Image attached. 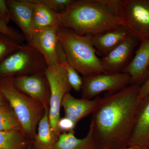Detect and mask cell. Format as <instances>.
Returning a JSON list of instances; mask_svg holds the SVG:
<instances>
[{
	"label": "cell",
	"instance_id": "obj_4",
	"mask_svg": "<svg viewBox=\"0 0 149 149\" xmlns=\"http://www.w3.org/2000/svg\"><path fill=\"white\" fill-rule=\"evenodd\" d=\"M13 78L9 77L0 80V93L13 109L24 133L33 136L37 123L41 118V108L36 100L15 88Z\"/></svg>",
	"mask_w": 149,
	"mask_h": 149
},
{
	"label": "cell",
	"instance_id": "obj_7",
	"mask_svg": "<svg viewBox=\"0 0 149 149\" xmlns=\"http://www.w3.org/2000/svg\"><path fill=\"white\" fill-rule=\"evenodd\" d=\"M50 88V108L49 119L52 129L57 136H59L58 122L60 119V109L64 96L72 89L66 71L59 65L48 67L45 71Z\"/></svg>",
	"mask_w": 149,
	"mask_h": 149
},
{
	"label": "cell",
	"instance_id": "obj_17",
	"mask_svg": "<svg viewBox=\"0 0 149 149\" xmlns=\"http://www.w3.org/2000/svg\"><path fill=\"white\" fill-rule=\"evenodd\" d=\"M30 1L35 3L33 19L34 33L47 28L61 27L60 13L52 10L42 3Z\"/></svg>",
	"mask_w": 149,
	"mask_h": 149
},
{
	"label": "cell",
	"instance_id": "obj_8",
	"mask_svg": "<svg viewBox=\"0 0 149 149\" xmlns=\"http://www.w3.org/2000/svg\"><path fill=\"white\" fill-rule=\"evenodd\" d=\"M82 89L83 98L92 100L103 92H117L131 84L129 74L123 72L102 73L84 76Z\"/></svg>",
	"mask_w": 149,
	"mask_h": 149
},
{
	"label": "cell",
	"instance_id": "obj_6",
	"mask_svg": "<svg viewBox=\"0 0 149 149\" xmlns=\"http://www.w3.org/2000/svg\"><path fill=\"white\" fill-rule=\"evenodd\" d=\"M120 24L140 42L149 39V0H122Z\"/></svg>",
	"mask_w": 149,
	"mask_h": 149
},
{
	"label": "cell",
	"instance_id": "obj_10",
	"mask_svg": "<svg viewBox=\"0 0 149 149\" xmlns=\"http://www.w3.org/2000/svg\"><path fill=\"white\" fill-rule=\"evenodd\" d=\"M59 27L47 28L35 32L27 44L42 56L47 67L58 65V47Z\"/></svg>",
	"mask_w": 149,
	"mask_h": 149
},
{
	"label": "cell",
	"instance_id": "obj_24",
	"mask_svg": "<svg viewBox=\"0 0 149 149\" xmlns=\"http://www.w3.org/2000/svg\"><path fill=\"white\" fill-rule=\"evenodd\" d=\"M42 3L52 10L58 13L64 11L71 4L73 0H32Z\"/></svg>",
	"mask_w": 149,
	"mask_h": 149
},
{
	"label": "cell",
	"instance_id": "obj_18",
	"mask_svg": "<svg viewBox=\"0 0 149 149\" xmlns=\"http://www.w3.org/2000/svg\"><path fill=\"white\" fill-rule=\"evenodd\" d=\"M54 149H100L89 128L87 136L79 139L74 136V130L64 132L59 136Z\"/></svg>",
	"mask_w": 149,
	"mask_h": 149
},
{
	"label": "cell",
	"instance_id": "obj_15",
	"mask_svg": "<svg viewBox=\"0 0 149 149\" xmlns=\"http://www.w3.org/2000/svg\"><path fill=\"white\" fill-rule=\"evenodd\" d=\"M129 34L125 27L118 25L93 35L92 43L97 54L103 57L120 44Z\"/></svg>",
	"mask_w": 149,
	"mask_h": 149
},
{
	"label": "cell",
	"instance_id": "obj_28",
	"mask_svg": "<svg viewBox=\"0 0 149 149\" xmlns=\"http://www.w3.org/2000/svg\"><path fill=\"white\" fill-rule=\"evenodd\" d=\"M76 124L72 120L65 116L60 118L58 122V128L60 131H63L65 132H70L73 130Z\"/></svg>",
	"mask_w": 149,
	"mask_h": 149
},
{
	"label": "cell",
	"instance_id": "obj_14",
	"mask_svg": "<svg viewBox=\"0 0 149 149\" xmlns=\"http://www.w3.org/2000/svg\"><path fill=\"white\" fill-rule=\"evenodd\" d=\"M101 99L100 97L92 100L77 99L69 93L64 96L61 106L64 108L65 117L77 124L81 119L93 113Z\"/></svg>",
	"mask_w": 149,
	"mask_h": 149
},
{
	"label": "cell",
	"instance_id": "obj_9",
	"mask_svg": "<svg viewBox=\"0 0 149 149\" xmlns=\"http://www.w3.org/2000/svg\"><path fill=\"white\" fill-rule=\"evenodd\" d=\"M141 43L140 40L130 34L113 49L100 58L105 73L122 72L133 57L135 48Z\"/></svg>",
	"mask_w": 149,
	"mask_h": 149
},
{
	"label": "cell",
	"instance_id": "obj_23",
	"mask_svg": "<svg viewBox=\"0 0 149 149\" xmlns=\"http://www.w3.org/2000/svg\"><path fill=\"white\" fill-rule=\"evenodd\" d=\"M23 44L8 36L0 34V62Z\"/></svg>",
	"mask_w": 149,
	"mask_h": 149
},
{
	"label": "cell",
	"instance_id": "obj_22",
	"mask_svg": "<svg viewBox=\"0 0 149 149\" xmlns=\"http://www.w3.org/2000/svg\"><path fill=\"white\" fill-rule=\"evenodd\" d=\"M1 131H23L16 115L3 106L0 108Z\"/></svg>",
	"mask_w": 149,
	"mask_h": 149
},
{
	"label": "cell",
	"instance_id": "obj_31",
	"mask_svg": "<svg viewBox=\"0 0 149 149\" xmlns=\"http://www.w3.org/2000/svg\"><path fill=\"white\" fill-rule=\"evenodd\" d=\"M1 94L0 93V108L3 106L2 102V101L1 97Z\"/></svg>",
	"mask_w": 149,
	"mask_h": 149
},
{
	"label": "cell",
	"instance_id": "obj_29",
	"mask_svg": "<svg viewBox=\"0 0 149 149\" xmlns=\"http://www.w3.org/2000/svg\"><path fill=\"white\" fill-rule=\"evenodd\" d=\"M149 95V72L148 76L139 88V97L142 100Z\"/></svg>",
	"mask_w": 149,
	"mask_h": 149
},
{
	"label": "cell",
	"instance_id": "obj_25",
	"mask_svg": "<svg viewBox=\"0 0 149 149\" xmlns=\"http://www.w3.org/2000/svg\"><path fill=\"white\" fill-rule=\"evenodd\" d=\"M0 34L11 37L22 44H24L23 43L24 42L26 41L22 33L19 32L16 29L9 27L8 24H6L3 22L1 17H0Z\"/></svg>",
	"mask_w": 149,
	"mask_h": 149
},
{
	"label": "cell",
	"instance_id": "obj_30",
	"mask_svg": "<svg viewBox=\"0 0 149 149\" xmlns=\"http://www.w3.org/2000/svg\"><path fill=\"white\" fill-rule=\"evenodd\" d=\"M122 149H143L141 148H138L137 147H128V148H125Z\"/></svg>",
	"mask_w": 149,
	"mask_h": 149
},
{
	"label": "cell",
	"instance_id": "obj_13",
	"mask_svg": "<svg viewBox=\"0 0 149 149\" xmlns=\"http://www.w3.org/2000/svg\"><path fill=\"white\" fill-rule=\"evenodd\" d=\"M122 72L130 76V85L140 86L146 80L149 72V39L141 42L135 55Z\"/></svg>",
	"mask_w": 149,
	"mask_h": 149
},
{
	"label": "cell",
	"instance_id": "obj_12",
	"mask_svg": "<svg viewBox=\"0 0 149 149\" xmlns=\"http://www.w3.org/2000/svg\"><path fill=\"white\" fill-rule=\"evenodd\" d=\"M6 2L10 10L11 20L19 27L28 44L34 34L33 19L35 3L30 0H7Z\"/></svg>",
	"mask_w": 149,
	"mask_h": 149
},
{
	"label": "cell",
	"instance_id": "obj_5",
	"mask_svg": "<svg viewBox=\"0 0 149 149\" xmlns=\"http://www.w3.org/2000/svg\"><path fill=\"white\" fill-rule=\"evenodd\" d=\"M47 68L42 56L30 45L24 44L0 62V77L34 74L45 71Z\"/></svg>",
	"mask_w": 149,
	"mask_h": 149
},
{
	"label": "cell",
	"instance_id": "obj_1",
	"mask_svg": "<svg viewBox=\"0 0 149 149\" xmlns=\"http://www.w3.org/2000/svg\"><path fill=\"white\" fill-rule=\"evenodd\" d=\"M138 85L101 98L92 113L90 129L100 149L129 147L142 100Z\"/></svg>",
	"mask_w": 149,
	"mask_h": 149
},
{
	"label": "cell",
	"instance_id": "obj_27",
	"mask_svg": "<svg viewBox=\"0 0 149 149\" xmlns=\"http://www.w3.org/2000/svg\"><path fill=\"white\" fill-rule=\"evenodd\" d=\"M0 17L3 22L7 24L11 20L10 11L6 1L0 0Z\"/></svg>",
	"mask_w": 149,
	"mask_h": 149
},
{
	"label": "cell",
	"instance_id": "obj_19",
	"mask_svg": "<svg viewBox=\"0 0 149 149\" xmlns=\"http://www.w3.org/2000/svg\"><path fill=\"white\" fill-rule=\"evenodd\" d=\"M58 137L51 127L49 111L46 108L42 117L39 121L35 149H54Z\"/></svg>",
	"mask_w": 149,
	"mask_h": 149
},
{
	"label": "cell",
	"instance_id": "obj_21",
	"mask_svg": "<svg viewBox=\"0 0 149 149\" xmlns=\"http://www.w3.org/2000/svg\"><path fill=\"white\" fill-rule=\"evenodd\" d=\"M23 131H1L0 149H24L26 141Z\"/></svg>",
	"mask_w": 149,
	"mask_h": 149
},
{
	"label": "cell",
	"instance_id": "obj_16",
	"mask_svg": "<svg viewBox=\"0 0 149 149\" xmlns=\"http://www.w3.org/2000/svg\"><path fill=\"white\" fill-rule=\"evenodd\" d=\"M129 147L149 149V95L141 100Z\"/></svg>",
	"mask_w": 149,
	"mask_h": 149
},
{
	"label": "cell",
	"instance_id": "obj_11",
	"mask_svg": "<svg viewBox=\"0 0 149 149\" xmlns=\"http://www.w3.org/2000/svg\"><path fill=\"white\" fill-rule=\"evenodd\" d=\"M13 82L19 91L36 101H44L50 92L45 71L16 76Z\"/></svg>",
	"mask_w": 149,
	"mask_h": 149
},
{
	"label": "cell",
	"instance_id": "obj_3",
	"mask_svg": "<svg viewBox=\"0 0 149 149\" xmlns=\"http://www.w3.org/2000/svg\"><path fill=\"white\" fill-rule=\"evenodd\" d=\"M91 35H80L72 29L59 28V42L68 61L83 76L105 73L97 56Z\"/></svg>",
	"mask_w": 149,
	"mask_h": 149
},
{
	"label": "cell",
	"instance_id": "obj_20",
	"mask_svg": "<svg viewBox=\"0 0 149 149\" xmlns=\"http://www.w3.org/2000/svg\"><path fill=\"white\" fill-rule=\"evenodd\" d=\"M58 65L62 67L66 71L68 80L70 87L76 92H79L82 89L83 78L68 61L59 42L58 47Z\"/></svg>",
	"mask_w": 149,
	"mask_h": 149
},
{
	"label": "cell",
	"instance_id": "obj_26",
	"mask_svg": "<svg viewBox=\"0 0 149 149\" xmlns=\"http://www.w3.org/2000/svg\"><path fill=\"white\" fill-rule=\"evenodd\" d=\"M101 1L111 13L119 17L122 0H101Z\"/></svg>",
	"mask_w": 149,
	"mask_h": 149
},
{
	"label": "cell",
	"instance_id": "obj_2",
	"mask_svg": "<svg viewBox=\"0 0 149 149\" xmlns=\"http://www.w3.org/2000/svg\"><path fill=\"white\" fill-rule=\"evenodd\" d=\"M60 17L61 27L80 35H93L121 25L119 17L111 13L101 0H73Z\"/></svg>",
	"mask_w": 149,
	"mask_h": 149
}]
</instances>
